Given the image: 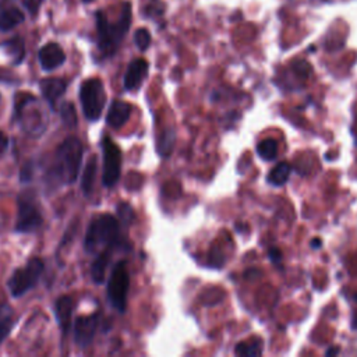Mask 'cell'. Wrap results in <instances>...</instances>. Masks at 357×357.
<instances>
[{
	"instance_id": "cell-6",
	"label": "cell",
	"mask_w": 357,
	"mask_h": 357,
	"mask_svg": "<svg viewBox=\"0 0 357 357\" xmlns=\"http://www.w3.org/2000/svg\"><path fill=\"white\" fill-rule=\"evenodd\" d=\"M80 102L86 119L91 123L98 122L106 104L104 83L100 79L86 80L80 87Z\"/></svg>"
},
{
	"instance_id": "cell-32",
	"label": "cell",
	"mask_w": 357,
	"mask_h": 357,
	"mask_svg": "<svg viewBox=\"0 0 357 357\" xmlns=\"http://www.w3.org/2000/svg\"><path fill=\"white\" fill-rule=\"evenodd\" d=\"M339 350L338 349H329V350H326V354L329 356V354H336Z\"/></svg>"
},
{
	"instance_id": "cell-21",
	"label": "cell",
	"mask_w": 357,
	"mask_h": 357,
	"mask_svg": "<svg viewBox=\"0 0 357 357\" xmlns=\"http://www.w3.org/2000/svg\"><path fill=\"white\" fill-rule=\"evenodd\" d=\"M290 165L287 162L278 164L268 175V182L273 186H283L290 176Z\"/></svg>"
},
{
	"instance_id": "cell-34",
	"label": "cell",
	"mask_w": 357,
	"mask_h": 357,
	"mask_svg": "<svg viewBox=\"0 0 357 357\" xmlns=\"http://www.w3.org/2000/svg\"><path fill=\"white\" fill-rule=\"evenodd\" d=\"M0 101H2V95H0Z\"/></svg>"
},
{
	"instance_id": "cell-2",
	"label": "cell",
	"mask_w": 357,
	"mask_h": 357,
	"mask_svg": "<svg viewBox=\"0 0 357 357\" xmlns=\"http://www.w3.org/2000/svg\"><path fill=\"white\" fill-rule=\"evenodd\" d=\"M97 23V38H98V49L104 58H111L119 49L122 41L132 26V6L130 3H125L122 15L119 20L113 24L108 22L106 15L102 10L95 13Z\"/></svg>"
},
{
	"instance_id": "cell-10",
	"label": "cell",
	"mask_w": 357,
	"mask_h": 357,
	"mask_svg": "<svg viewBox=\"0 0 357 357\" xmlns=\"http://www.w3.org/2000/svg\"><path fill=\"white\" fill-rule=\"evenodd\" d=\"M101 325V314L80 315L74 322V342L80 349H87L93 344L98 328Z\"/></svg>"
},
{
	"instance_id": "cell-33",
	"label": "cell",
	"mask_w": 357,
	"mask_h": 357,
	"mask_svg": "<svg viewBox=\"0 0 357 357\" xmlns=\"http://www.w3.org/2000/svg\"><path fill=\"white\" fill-rule=\"evenodd\" d=\"M84 3H91V2H94V0H83Z\"/></svg>"
},
{
	"instance_id": "cell-3",
	"label": "cell",
	"mask_w": 357,
	"mask_h": 357,
	"mask_svg": "<svg viewBox=\"0 0 357 357\" xmlns=\"http://www.w3.org/2000/svg\"><path fill=\"white\" fill-rule=\"evenodd\" d=\"M125 244L120 221L116 216L104 214L91 221L84 239V248L87 253H95L101 247H104V250L123 248Z\"/></svg>"
},
{
	"instance_id": "cell-7",
	"label": "cell",
	"mask_w": 357,
	"mask_h": 357,
	"mask_svg": "<svg viewBox=\"0 0 357 357\" xmlns=\"http://www.w3.org/2000/svg\"><path fill=\"white\" fill-rule=\"evenodd\" d=\"M130 287V276L127 271V262L119 261L111 273L108 280V300L111 306L119 312H125L127 307V293Z\"/></svg>"
},
{
	"instance_id": "cell-12",
	"label": "cell",
	"mask_w": 357,
	"mask_h": 357,
	"mask_svg": "<svg viewBox=\"0 0 357 357\" xmlns=\"http://www.w3.org/2000/svg\"><path fill=\"white\" fill-rule=\"evenodd\" d=\"M68 86H69V81L61 77H49V79H42L40 81V90L45 101L49 104L52 109H55L56 102L66 94Z\"/></svg>"
},
{
	"instance_id": "cell-22",
	"label": "cell",
	"mask_w": 357,
	"mask_h": 357,
	"mask_svg": "<svg viewBox=\"0 0 357 357\" xmlns=\"http://www.w3.org/2000/svg\"><path fill=\"white\" fill-rule=\"evenodd\" d=\"M235 353L240 356H260L262 353V342L258 338H253L247 342L237 343Z\"/></svg>"
},
{
	"instance_id": "cell-29",
	"label": "cell",
	"mask_w": 357,
	"mask_h": 357,
	"mask_svg": "<svg viewBox=\"0 0 357 357\" xmlns=\"http://www.w3.org/2000/svg\"><path fill=\"white\" fill-rule=\"evenodd\" d=\"M9 144H10L9 137L5 133L0 132V157H3L5 152L9 150Z\"/></svg>"
},
{
	"instance_id": "cell-4",
	"label": "cell",
	"mask_w": 357,
	"mask_h": 357,
	"mask_svg": "<svg viewBox=\"0 0 357 357\" xmlns=\"http://www.w3.org/2000/svg\"><path fill=\"white\" fill-rule=\"evenodd\" d=\"M13 122L22 125V129L33 137H40L48 126V118L42 112L38 100L31 94H17L15 98Z\"/></svg>"
},
{
	"instance_id": "cell-16",
	"label": "cell",
	"mask_w": 357,
	"mask_h": 357,
	"mask_svg": "<svg viewBox=\"0 0 357 357\" xmlns=\"http://www.w3.org/2000/svg\"><path fill=\"white\" fill-rule=\"evenodd\" d=\"M0 51H2L8 58H10L15 66H19L26 59V42L22 37H13L0 44Z\"/></svg>"
},
{
	"instance_id": "cell-8",
	"label": "cell",
	"mask_w": 357,
	"mask_h": 357,
	"mask_svg": "<svg viewBox=\"0 0 357 357\" xmlns=\"http://www.w3.org/2000/svg\"><path fill=\"white\" fill-rule=\"evenodd\" d=\"M17 204L19 214L15 230L22 235H30L40 230L44 225V216L34 196L20 194Z\"/></svg>"
},
{
	"instance_id": "cell-17",
	"label": "cell",
	"mask_w": 357,
	"mask_h": 357,
	"mask_svg": "<svg viewBox=\"0 0 357 357\" xmlns=\"http://www.w3.org/2000/svg\"><path fill=\"white\" fill-rule=\"evenodd\" d=\"M112 251L113 250H109V248L102 250L91 264V278L97 285H101L105 280V273L111 264Z\"/></svg>"
},
{
	"instance_id": "cell-28",
	"label": "cell",
	"mask_w": 357,
	"mask_h": 357,
	"mask_svg": "<svg viewBox=\"0 0 357 357\" xmlns=\"http://www.w3.org/2000/svg\"><path fill=\"white\" fill-rule=\"evenodd\" d=\"M34 176V162L29 161L24 164V166L20 170V180L22 183H30Z\"/></svg>"
},
{
	"instance_id": "cell-9",
	"label": "cell",
	"mask_w": 357,
	"mask_h": 357,
	"mask_svg": "<svg viewBox=\"0 0 357 357\" xmlns=\"http://www.w3.org/2000/svg\"><path fill=\"white\" fill-rule=\"evenodd\" d=\"M102 155H104V172H102V184L108 189L116 186L122 175V151L115 141L109 137H104L102 143Z\"/></svg>"
},
{
	"instance_id": "cell-18",
	"label": "cell",
	"mask_w": 357,
	"mask_h": 357,
	"mask_svg": "<svg viewBox=\"0 0 357 357\" xmlns=\"http://www.w3.org/2000/svg\"><path fill=\"white\" fill-rule=\"evenodd\" d=\"M26 16L19 8H9L0 12V31L8 33L24 23Z\"/></svg>"
},
{
	"instance_id": "cell-20",
	"label": "cell",
	"mask_w": 357,
	"mask_h": 357,
	"mask_svg": "<svg viewBox=\"0 0 357 357\" xmlns=\"http://www.w3.org/2000/svg\"><path fill=\"white\" fill-rule=\"evenodd\" d=\"M95 176H97V157H93L87 162V166L83 173V179H81V190L86 196H90L93 193Z\"/></svg>"
},
{
	"instance_id": "cell-14",
	"label": "cell",
	"mask_w": 357,
	"mask_h": 357,
	"mask_svg": "<svg viewBox=\"0 0 357 357\" xmlns=\"http://www.w3.org/2000/svg\"><path fill=\"white\" fill-rule=\"evenodd\" d=\"M73 311H74L73 297L61 296L55 300V318L65 335L69 333V331H70Z\"/></svg>"
},
{
	"instance_id": "cell-30",
	"label": "cell",
	"mask_w": 357,
	"mask_h": 357,
	"mask_svg": "<svg viewBox=\"0 0 357 357\" xmlns=\"http://www.w3.org/2000/svg\"><path fill=\"white\" fill-rule=\"evenodd\" d=\"M269 257H271V260L273 261V262H278V261H280V257H282V254H280V251L278 250V248H271L269 250Z\"/></svg>"
},
{
	"instance_id": "cell-15",
	"label": "cell",
	"mask_w": 357,
	"mask_h": 357,
	"mask_svg": "<svg viewBox=\"0 0 357 357\" xmlns=\"http://www.w3.org/2000/svg\"><path fill=\"white\" fill-rule=\"evenodd\" d=\"M132 116V105L123 101H113L106 115V125L112 129H120Z\"/></svg>"
},
{
	"instance_id": "cell-27",
	"label": "cell",
	"mask_w": 357,
	"mask_h": 357,
	"mask_svg": "<svg viewBox=\"0 0 357 357\" xmlns=\"http://www.w3.org/2000/svg\"><path fill=\"white\" fill-rule=\"evenodd\" d=\"M118 216H119L120 223L130 225L134 221V209H133V207L130 204H127V203H120L118 205Z\"/></svg>"
},
{
	"instance_id": "cell-11",
	"label": "cell",
	"mask_w": 357,
	"mask_h": 357,
	"mask_svg": "<svg viewBox=\"0 0 357 357\" xmlns=\"http://www.w3.org/2000/svg\"><path fill=\"white\" fill-rule=\"evenodd\" d=\"M38 59H40L42 70L52 72V70H56L58 68H61L62 65H65L66 55L59 44L49 42L40 49Z\"/></svg>"
},
{
	"instance_id": "cell-5",
	"label": "cell",
	"mask_w": 357,
	"mask_h": 357,
	"mask_svg": "<svg viewBox=\"0 0 357 357\" xmlns=\"http://www.w3.org/2000/svg\"><path fill=\"white\" fill-rule=\"evenodd\" d=\"M44 271H45V264L41 258L33 257L31 260H29V262L24 267L17 268L10 275L8 280V287L10 294L15 299H19L26 293H29L31 289H34L38 285Z\"/></svg>"
},
{
	"instance_id": "cell-13",
	"label": "cell",
	"mask_w": 357,
	"mask_h": 357,
	"mask_svg": "<svg viewBox=\"0 0 357 357\" xmlns=\"http://www.w3.org/2000/svg\"><path fill=\"white\" fill-rule=\"evenodd\" d=\"M148 62L144 61V59H136L133 61L129 68H127V72L125 74V79H123V87L125 90L127 91H136L138 90L147 74H148Z\"/></svg>"
},
{
	"instance_id": "cell-25",
	"label": "cell",
	"mask_w": 357,
	"mask_h": 357,
	"mask_svg": "<svg viewBox=\"0 0 357 357\" xmlns=\"http://www.w3.org/2000/svg\"><path fill=\"white\" fill-rule=\"evenodd\" d=\"M61 118L63 120V123L69 127V129H76L77 127V112L73 104L70 102H65L61 106Z\"/></svg>"
},
{
	"instance_id": "cell-19",
	"label": "cell",
	"mask_w": 357,
	"mask_h": 357,
	"mask_svg": "<svg viewBox=\"0 0 357 357\" xmlns=\"http://www.w3.org/2000/svg\"><path fill=\"white\" fill-rule=\"evenodd\" d=\"M13 325V308L8 303H0V344L8 339Z\"/></svg>"
},
{
	"instance_id": "cell-24",
	"label": "cell",
	"mask_w": 357,
	"mask_h": 357,
	"mask_svg": "<svg viewBox=\"0 0 357 357\" xmlns=\"http://www.w3.org/2000/svg\"><path fill=\"white\" fill-rule=\"evenodd\" d=\"M175 138H176V136H175V130L173 129H166L161 134L159 141H158V152H159L161 157L168 158L172 154Z\"/></svg>"
},
{
	"instance_id": "cell-26",
	"label": "cell",
	"mask_w": 357,
	"mask_h": 357,
	"mask_svg": "<svg viewBox=\"0 0 357 357\" xmlns=\"http://www.w3.org/2000/svg\"><path fill=\"white\" fill-rule=\"evenodd\" d=\"M134 42L141 52H145L151 45V34L145 29H140L134 34Z\"/></svg>"
},
{
	"instance_id": "cell-23",
	"label": "cell",
	"mask_w": 357,
	"mask_h": 357,
	"mask_svg": "<svg viewBox=\"0 0 357 357\" xmlns=\"http://www.w3.org/2000/svg\"><path fill=\"white\" fill-rule=\"evenodd\" d=\"M278 151H279L278 143L272 138L262 140L257 147V154L264 161H273L278 157Z\"/></svg>"
},
{
	"instance_id": "cell-1",
	"label": "cell",
	"mask_w": 357,
	"mask_h": 357,
	"mask_svg": "<svg viewBox=\"0 0 357 357\" xmlns=\"http://www.w3.org/2000/svg\"><path fill=\"white\" fill-rule=\"evenodd\" d=\"M84 155L83 143L77 137H68L55 152L52 165L47 173V183L55 189L77 182Z\"/></svg>"
},
{
	"instance_id": "cell-31",
	"label": "cell",
	"mask_w": 357,
	"mask_h": 357,
	"mask_svg": "<svg viewBox=\"0 0 357 357\" xmlns=\"http://www.w3.org/2000/svg\"><path fill=\"white\" fill-rule=\"evenodd\" d=\"M311 247H312V248H319V247H321V240H319V239H314V240L311 241Z\"/></svg>"
}]
</instances>
